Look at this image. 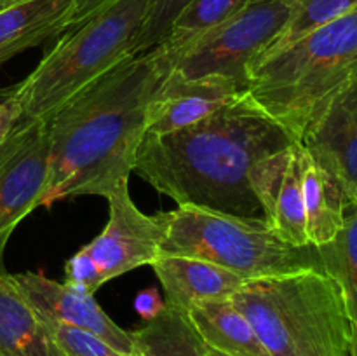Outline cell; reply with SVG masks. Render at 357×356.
I'll return each mask as SVG.
<instances>
[{"label":"cell","instance_id":"1","mask_svg":"<svg viewBox=\"0 0 357 356\" xmlns=\"http://www.w3.org/2000/svg\"><path fill=\"white\" fill-rule=\"evenodd\" d=\"M173 68L174 54L159 44L119 63L47 117L49 178L40 206L107 198L129 180L150 101Z\"/></svg>","mask_w":357,"mask_h":356},{"label":"cell","instance_id":"2","mask_svg":"<svg viewBox=\"0 0 357 356\" xmlns=\"http://www.w3.org/2000/svg\"><path fill=\"white\" fill-rule=\"evenodd\" d=\"M295 142L241 91L225 107L188 128L143 136L132 173L178 206L264 216L250 184L251 170L258 161Z\"/></svg>","mask_w":357,"mask_h":356},{"label":"cell","instance_id":"3","mask_svg":"<svg viewBox=\"0 0 357 356\" xmlns=\"http://www.w3.org/2000/svg\"><path fill=\"white\" fill-rule=\"evenodd\" d=\"M229 299L271 356H349L345 299L324 271L246 281Z\"/></svg>","mask_w":357,"mask_h":356},{"label":"cell","instance_id":"4","mask_svg":"<svg viewBox=\"0 0 357 356\" xmlns=\"http://www.w3.org/2000/svg\"><path fill=\"white\" fill-rule=\"evenodd\" d=\"M357 68V7L258 59L246 93L298 142L317 108Z\"/></svg>","mask_w":357,"mask_h":356},{"label":"cell","instance_id":"5","mask_svg":"<svg viewBox=\"0 0 357 356\" xmlns=\"http://www.w3.org/2000/svg\"><path fill=\"white\" fill-rule=\"evenodd\" d=\"M149 0H117L91 20L68 30L33 72L10 93L23 119H47L66 101L132 56V42Z\"/></svg>","mask_w":357,"mask_h":356},{"label":"cell","instance_id":"6","mask_svg":"<svg viewBox=\"0 0 357 356\" xmlns=\"http://www.w3.org/2000/svg\"><path fill=\"white\" fill-rule=\"evenodd\" d=\"M160 255L194 257L234 272L244 281L319 269L316 246H295L275 236L264 216H237L194 206L164 212ZM159 255V257H160Z\"/></svg>","mask_w":357,"mask_h":356},{"label":"cell","instance_id":"7","mask_svg":"<svg viewBox=\"0 0 357 356\" xmlns=\"http://www.w3.org/2000/svg\"><path fill=\"white\" fill-rule=\"evenodd\" d=\"M295 0H248L243 9L174 54V72L220 77L246 89L251 65L284 30Z\"/></svg>","mask_w":357,"mask_h":356},{"label":"cell","instance_id":"8","mask_svg":"<svg viewBox=\"0 0 357 356\" xmlns=\"http://www.w3.org/2000/svg\"><path fill=\"white\" fill-rule=\"evenodd\" d=\"M47 178V119H23L0 147V272L10 234L42 205Z\"/></svg>","mask_w":357,"mask_h":356},{"label":"cell","instance_id":"9","mask_svg":"<svg viewBox=\"0 0 357 356\" xmlns=\"http://www.w3.org/2000/svg\"><path fill=\"white\" fill-rule=\"evenodd\" d=\"M108 201V222L100 236L86 244L101 271L103 281L119 278L142 265H152L160 255L166 234L164 212L143 213L129 194L128 181L119 185Z\"/></svg>","mask_w":357,"mask_h":356},{"label":"cell","instance_id":"10","mask_svg":"<svg viewBox=\"0 0 357 356\" xmlns=\"http://www.w3.org/2000/svg\"><path fill=\"white\" fill-rule=\"evenodd\" d=\"M300 145L338 181L345 202L357 201V68L317 108Z\"/></svg>","mask_w":357,"mask_h":356},{"label":"cell","instance_id":"11","mask_svg":"<svg viewBox=\"0 0 357 356\" xmlns=\"http://www.w3.org/2000/svg\"><path fill=\"white\" fill-rule=\"evenodd\" d=\"M9 278L42 320L82 328L107 341L124 355H136L131 332L119 327L101 309L93 293L49 279L42 271L9 274Z\"/></svg>","mask_w":357,"mask_h":356},{"label":"cell","instance_id":"12","mask_svg":"<svg viewBox=\"0 0 357 356\" xmlns=\"http://www.w3.org/2000/svg\"><path fill=\"white\" fill-rule=\"evenodd\" d=\"M250 184L265 222L275 236L295 246H310L307 239L303 206L300 143L258 161L250 173Z\"/></svg>","mask_w":357,"mask_h":356},{"label":"cell","instance_id":"13","mask_svg":"<svg viewBox=\"0 0 357 356\" xmlns=\"http://www.w3.org/2000/svg\"><path fill=\"white\" fill-rule=\"evenodd\" d=\"M243 89L220 77H185L171 70L146 112L145 135H167L209 117Z\"/></svg>","mask_w":357,"mask_h":356},{"label":"cell","instance_id":"14","mask_svg":"<svg viewBox=\"0 0 357 356\" xmlns=\"http://www.w3.org/2000/svg\"><path fill=\"white\" fill-rule=\"evenodd\" d=\"M166 293V304L187 314L208 299H227L244 285L234 272L194 257L160 255L152 264Z\"/></svg>","mask_w":357,"mask_h":356},{"label":"cell","instance_id":"15","mask_svg":"<svg viewBox=\"0 0 357 356\" xmlns=\"http://www.w3.org/2000/svg\"><path fill=\"white\" fill-rule=\"evenodd\" d=\"M75 0H23L0 10V65L68 30Z\"/></svg>","mask_w":357,"mask_h":356},{"label":"cell","instance_id":"16","mask_svg":"<svg viewBox=\"0 0 357 356\" xmlns=\"http://www.w3.org/2000/svg\"><path fill=\"white\" fill-rule=\"evenodd\" d=\"M0 356H65L7 272H0Z\"/></svg>","mask_w":357,"mask_h":356},{"label":"cell","instance_id":"17","mask_svg":"<svg viewBox=\"0 0 357 356\" xmlns=\"http://www.w3.org/2000/svg\"><path fill=\"white\" fill-rule=\"evenodd\" d=\"M204 344L227 356H271L248 318L232 300L208 299L187 313Z\"/></svg>","mask_w":357,"mask_h":356},{"label":"cell","instance_id":"18","mask_svg":"<svg viewBox=\"0 0 357 356\" xmlns=\"http://www.w3.org/2000/svg\"><path fill=\"white\" fill-rule=\"evenodd\" d=\"M303 206L307 239L310 246H323L337 237L344 227L345 195L338 181L300 145Z\"/></svg>","mask_w":357,"mask_h":356},{"label":"cell","instance_id":"19","mask_svg":"<svg viewBox=\"0 0 357 356\" xmlns=\"http://www.w3.org/2000/svg\"><path fill=\"white\" fill-rule=\"evenodd\" d=\"M131 335L138 356H204L209 349L187 314L167 304L159 316Z\"/></svg>","mask_w":357,"mask_h":356},{"label":"cell","instance_id":"20","mask_svg":"<svg viewBox=\"0 0 357 356\" xmlns=\"http://www.w3.org/2000/svg\"><path fill=\"white\" fill-rule=\"evenodd\" d=\"M316 250L324 272L342 290L351 328L357 330V201L345 205L344 227L337 237Z\"/></svg>","mask_w":357,"mask_h":356},{"label":"cell","instance_id":"21","mask_svg":"<svg viewBox=\"0 0 357 356\" xmlns=\"http://www.w3.org/2000/svg\"><path fill=\"white\" fill-rule=\"evenodd\" d=\"M246 3L248 0H192L174 20L173 27L160 44L176 54L195 38L234 16Z\"/></svg>","mask_w":357,"mask_h":356},{"label":"cell","instance_id":"22","mask_svg":"<svg viewBox=\"0 0 357 356\" xmlns=\"http://www.w3.org/2000/svg\"><path fill=\"white\" fill-rule=\"evenodd\" d=\"M356 7L357 0H295V9H293L289 21L286 23L284 30L279 34V37L271 44V47L258 59L274 54L279 49L298 40L309 31L351 13Z\"/></svg>","mask_w":357,"mask_h":356},{"label":"cell","instance_id":"23","mask_svg":"<svg viewBox=\"0 0 357 356\" xmlns=\"http://www.w3.org/2000/svg\"><path fill=\"white\" fill-rule=\"evenodd\" d=\"M192 0H149L143 23L132 42V56L146 52L166 38L174 20Z\"/></svg>","mask_w":357,"mask_h":356},{"label":"cell","instance_id":"24","mask_svg":"<svg viewBox=\"0 0 357 356\" xmlns=\"http://www.w3.org/2000/svg\"><path fill=\"white\" fill-rule=\"evenodd\" d=\"M42 321L49 328L52 339H54L56 344H58V348L61 349V353L65 356H131L117 351L107 341L100 339L98 335L91 334V332L82 330V328L54 323V321Z\"/></svg>","mask_w":357,"mask_h":356},{"label":"cell","instance_id":"25","mask_svg":"<svg viewBox=\"0 0 357 356\" xmlns=\"http://www.w3.org/2000/svg\"><path fill=\"white\" fill-rule=\"evenodd\" d=\"M65 283L77 290H82L86 293H96L100 286L105 285L101 278V271L86 246L80 248L77 253L66 260L65 264Z\"/></svg>","mask_w":357,"mask_h":356},{"label":"cell","instance_id":"26","mask_svg":"<svg viewBox=\"0 0 357 356\" xmlns=\"http://www.w3.org/2000/svg\"><path fill=\"white\" fill-rule=\"evenodd\" d=\"M21 121H23V107L9 91V94L0 101V147L9 140Z\"/></svg>","mask_w":357,"mask_h":356},{"label":"cell","instance_id":"27","mask_svg":"<svg viewBox=\"0 0 357 356\" xmlns=\"http://www.w3.org/2000/svg\"><path fill=\"white\" fill-rule=\"evenodd\" d=\"M166 309V300H162L160 293L155 288H145L135 297V311L143 321H152Z\"/></svg>","mask_w":357,"mask_h":356},{"label":"cell","instance_id":"28","mask_svg":"<svg viewBox=\"0 0 357 356\" xmlns=\"http://www.w3.org/2000/svg\"><path fill=\"white\" fill-rule=\"evenodd\" d=\"M115 2H117V0H75L72 17H70L68 30L77 28L79 24H82L84 21L91 20L94 14L101 13V10L107 9V7H110L112 3H115Z\"/></svg>","mask_w":357,"mask_h":356},{"label":"cell","instance_id":"29","mask_svg":"<svg viewBox=\"0 0 357 356\" xmlns=\"http://www.w3.org/2000/svg\"><path fill=\"white\" fill-rule=\"evenodd\" d=\"M349 356H357V330L351 328V346H349Z\"/></svg>","mask_w":357,"mask_h":356},{"label":"cell","instance_id":"30","mask_svg":"<svg viewBox=\"0 0 357 356\" xmlns=\"http://www.w3.org/2000/svg\"><path fill=\"white\" fill-rule=\"evenodd\" d=\"M20 2H23V0H0V10L7 9V7L14 6V3H20Z\"/></svg>","mask_w":357,"mask_h":356},{"label":"cell","instance_id":"31","mask_svg":"<svg viewBox=\"0 0 357 356\" xmlns=\"http://www.w3.org/2000/svg\"><path fill=\"white\" fill-rule=\"evenodd\" d=\"M204 356H227V355H222V353H218V351H213V349H208V351L204 353Z\"/></svg>","mask_w":357,"mask_h":356}]
</instances>
